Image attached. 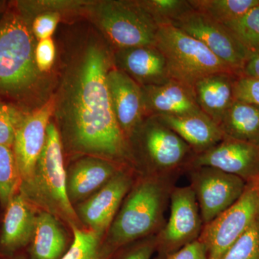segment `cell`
Listing matches in <instances>:
<instances>
[{
  "label": "cell",
  "instance_id": "35",
  "mask_svg": "<svg viewBox=\"0 0 259 259\" xmlns=\"http://www.w3.org/2000/svg\"><path fill=\"white\" fill-rule=\"evenodd\" d=\"M55 57L56 47L53 39L50 37L39 40L35 50V63L39 71H49L54 65Z\"/></svg>",
  "mask_w": 259,
  "mask_h": 259
},
{
  "label": "cell",
  "instance_id": "36",
  "mask_svg": "<svg viewBox=\"0 0 259 259\" xmlns=\"http://www.w3.org/2000/svg\"><path fill=\"white\" fill-rule=\"evenodd\" d=\"M167 259H208L204 245L199 240L186 245Z\"/></svg>",
  "mask_w": 259,
  "mask_h": 259
},
{
  "label": "cell",
  "instance_id": "7",
  "mask_svg": "<svg viewBox=\"0 0 259 259\" xmlns=\"http://www.w3.org/2000/svg\"><path fill=\"white\" fill-rule=\"evenodd\" d=\"M87 10L116 51L156 45L158 26L139 1L92 2Z\"/></svg>",
  "mask_w": 259,
  "mask_h": 259
},
{
  "label": "cell",
  "instance_id": "23",
  "mask_svg": "<svg viewBox=\"0 0 259 259\" xmlns=\"http://www.w3.org/2000/svg\"><path fill=\"white\" fill-rule=\"evenodd\" d=\"M219 126L225 138L259 145V107L235 100Z\"/></svg>",
  "mask_w": 259,
  "mask_h": 259
},
{
  "label": "cell",
  "instance_id": "8",
  "mask_svg": "<svg viewBox=\"0 0 259 259\" xmlns=\"http://www.w3.org/2000/svg\"><path fill=\"white\" fill-rule=\"evenodd\" d=\"M259 216V186L247 183L244 192L231 207L204 225L199 241L208 259H223L228 250Z\"/></svg>",
  "mask_w": 259,
  "mask_h": 259
},
{
  "label": "cell",
  "instance_id": "26",
  "mask_svg": "<svg viewBox=\"0 0 259 259\" xmlns=\"http://www.w3.org/2000/svg\"><path fill=\"white\" fill-rule=\"evenodd\" d=\"M21 176L13 148L0 145V203L6 207L20 192Z\"/></svg>",
  "mask_w": 259,
  "mask_h": 259
},
{
  "label": "cell",
  "instance_id": "17",
  "mask_svg": "<svg viewBox=\"0 0 259 259\" xmlns=\"http://www.w3.org/2000/svg\"><path fill=\"white\" fill-rule=\"evenodd\" d=\"M116 68L131 76L140 86L158 85L170 81L166 59L156 45L115 51Z\"/></svg>",
  "mask_w": 259,
  "mask_h": 259
},
{
  "label": "cell",
  "instance_id": "33",
  "mask_svg": "<svg viewBox=\"0 0 259 259\" xmlns=\"http://www.w3.org/2000/svg\"><path fill=\"white\" fill-rule=\"evenodd\" d=\"M233 94L235 100L259 107V79L239 75L234 81Z\"/></svg>",
  "mask_w": 259,
  "mask_h": 259
},
{
  "label": "cell",
  "instance_id": "16",
  "mask_svg": "<svg viewBox=\"0 0 259 259\" xmlns=\"http://www.w3.org/2000/svg\"><path fill=\"white\" fill-rule=\"evenodd\" d=\"M125 167L127 166L96 156L79 158L66 171V190L70 202L74 206L86 200Z\"/></svg>",
  "mask_w": 259,
  "mask_h": 259
},
{
  "label": "cell",
  "instance_id": "24",
  "mask_svg": "<svg viewBox=\"0 0 259 259\" xmlns=\"http://www.w3.org/2000/svg\"><path fill=\"white\" fill-rule=\"evenodd\" d=\"M194 10L226 25L259 5V0H190Z\"/></svg>",
  "mask_w": 259,
  "mask_h": 259
},
{
  "label": "cell",
  "instance_id": "2",
  "mask_svg": "<svg viewBox=\"0 0 259 259\" xmlns=\"http://www.w3.org/2000/svg\"><path fill=\"white\" fill-rule=\"evenodd\" d=\"M180 177L137 175L103 239L110 256L126 245L159 233L166 224L165 211Z\"/></svg>",
  "mask_w": 259,
  "mask_h": 259
},
{
  "label": "cell",
  "instance_id": "11",
  "mask_svg": "<svg viewBox=\"0 0 259 259\" xmlns=\"http://www.w3.org/2000/svg\"><path fill=\"white\" fill-rule=\"evenodd\" d=\"M173 26L203 44L236 74H243L245 65L254 56L237 40L227 27L198 10L187 12Z\"/></svg>",
  "mask_w": 259,
  "mask_h": 259
},
{
  "label": "cell",
  "instance_id": "28",
  "mask_svg": "<svg viewBox=\"0 0 259 259\" xmlns=\"http://www.w3.org/2000/svg\"><path fill=\"white\" fill-rule=\"evenodd\" d=\"M139 2L158 28L163 25H173L182 15L194 9L190 0H142Z\"/></svg>",
  "mask_w": 259,
  "mask_h": 259
},
{
  "label": "cell",
  "instance_id": "29",
  "mask_svg": "<svg viewBox=\"0 0 259 259\" xmlns=\"http://www.w3.org/2000/svg\"><path fill=\"white\" fill-rule=\"evenodd\" d=\"M223 259H259V216L232 245Z\"/></svg>",
  "mask_w": 259,
  "mask_h": 259
},
{
  "label": "cell",
  "instance_id": "22",
  "mask_svg": "<svg viewBox=\"0 0 259 259\" xmlns=\"http://www.w3.org/2000/svg\"><path fill=\"white\" fill-rule=\"evenodd\" d=\"M30 244V259H61L69 248L67 233L59 218L46 211L37 214Z\"/></svg>",
  "mask_w": 259,
  "mask_h": 259
},
{
  "label": "cell",
  "instance_id": "25",
  "mask_svg": "<svg viewBox=\"0 0 259 259\" xmlns=\"http://www.w3.org/2000/svg\"><path fill=\"white\" fill-rule=\"evenodd\" d=\"M74 234L69 249L61 259H110L103 247V238L95 232L71 226Z\"/></svg>",
  "mask_w": 259,
  "mask_h": 259
},
{
  "label": "cell",
  "instance_id": "14",
  "mask_svg": "<svg viewBox=\"0 0 259 259\" xmlns=\"http://www.w3.org/2000/svg\"><path fill=\"white\" fill-rule=\"evenodd\" d=\"M55 109V101L49 100L40 108L24 115L15 134L13 150L22 182L31 177L47 139V128Z\"/></svg>",
  "mask_w": 259,
  "mask_h": 259
},
{
  "label": "cell",
  "instance_id": "27",
  "mask_svg": "<svg viewBox=\"0 0 259 259\" xmlns=\"http://www.w3.org/2000/svg\"><path fill=\"white\" fill-rule=\"evenodd\" d=\"M225 26L250 54L259 55V5Z\"/></svg>",
  "mask_w": 259,
  "mask_h": 259
},
{
  "label": "cell",
  "instance_id": "4",
  "mask_svg": "<svg viewBox=\"0 0 259 259\" xmlns=\"http://www.w3.org/2000/svg\"><path fill=\"white\" fill-rule=\"evenodd\" d=\"M140 176H171L187 171L195 153L155 116L146 117L128 140Z\"/></svg>",
  "mask_w": 259,
  "mask_h": 259
},
{
  "label": "cell",
  "instance_id": "12",
  "mask_svg": "<svg viewBox=\"0 0 259 259\" xmlns=\"http://www.w3.org/2000/svg\"><path fill=\"white\" fill-rule=\"evenodd\" d=\"M137 175L132 168L125 167L91 197L78 204L75 211L81 225L105 238Z\"/></svg>",
  "mask_w": 259,
  "mask_h": 259
},
{
  "label": "cell",
  "instance_id": "20",
  "mask_svg": "<svg viewBox=\"0 0 259 259\" xmlns=\"http://www.w3.org/2000/svg\"><path fill=\"white\" fill-rule=\"evenodd\" d=\"M176 133L195 154L208 151L225 139L222 130L204 112L183 116H155Z\"/></svg>",
  "mask_w": 259,
  "mask_h": 259
},
{
  "label": "cell",
  "instance_id": "30",
  "mask_svg": "<svg viewBox=\"0 0 259 259\" xmlns=\"http://www.w3.org/2000/svg\"><path fill=\"white\" fill-rule=\"evenodd\" d=\"M88 1H23L18 3L20 15H36L44 13H59L70 10L87 9Z\"/></svg>",
  "mask_w": 259,
  "mask_h": 259
},
{
  "label": "cell",
  "instance_id": "34",
  "mask_svg": "<svg viewBox=\"0 0 259 259\" xmlns=\"http://www.w3.org/2000/svg\"><path fill=\"white\" fill-rule=\"evenodd\" d=\"M61 13H44L35 16L31 30L37 40L50 38L60 21Z\"/></svg>",
  "mask_w": 259,
  "mask_h": 259
},
{
  "label": "cell",
  "instance_id": "19",
  "mask_svg": "<svg viewBox=\"0 0 259 259\" xmlns=\"http://www.w3.org/2000/svg\"><path fill=\"white\" fill-rule=\"evenodd\" d=\"M0 236V248L12 254L31 241L37 214L34 206L19 192L5 207Z\"/></svg>",
  "mask_w": 259,
  "mask_h": 259
},
{
  "label": "cell",
  "instance_id": "18",
  "mask_svg": "<svg viewBox=\"0 0 259 259\" xmlns=\"http://www.w3.org/2000/svg\"><path fill=\"white\" fill-rule=\"evenodd\" d=\"M146 113L149 116H183L202 112L193 89L170 80L158 85L141 87Z\"/></svg>",
  "mask_w": 259,
  "mask_h": 259
},
{
  "label": "cell",
  "instance_id": "37",
  "mask_svg": "<svg viewBox=\"0 0 259 259\" xmlns=\"http://www.w3.org/2000/svg\"><path fill=\"white\" fill-rule=\"evenodd\" d=\"M242 74L259 79V55L254 56L250 59L245 65Z\"/></svg>",
  "mask_w": 259,
  "mask_h": 259
},
{
  "label": "cell",
  "instance_id": "3",
  "mask_svg": "<svg viewBox=\"0 0 259 259\" xmlns=\"http://www.w3.org/2000/svg\"><path fill=\"white\" fill-rule=\"evenodd\" d=\"M19 192L32 205L54 214L70 227L82 226L68 197L62 140L53 122L48 126L47 143L33 174L22 182Z\"/></svg>",
  "mask_w": 259,
  "mask_h": 259
},
{
  "label": "cell",
  "instance_id": "5",
  "mask_svg": "<svg viewBox=\"0 0 259 259\" xmlns=\"http://www.w3.org/2000/svg\"><path fill=\"white\" fill-rule=\"evenodd\" d=\"M35 44L28 20L10 13L0 21V92L25 93L39 76Z\"/></svg>",
  "mask_w": 259,
  "mask_h": 259
},
{
  "label": "cell",
  "instance_id": "31",
  "mask_svg": "<svg viewBox=\"0 0 259 259\" xmlns=\"http://www.w3.org/2000/svg\"><path fill=\"white\" fill-rule=\"evenodd\" d=\"M25 114L9 104L0 102V145L13 148L15 134Z\"/></svg>",
  "mask_w": 259,
  "mask_h": 259
},
{
  "label": "cell",
  "instance_id": "6",
  "mask_svg": "<svg viewBox=\"0 0 259 259\" xmlns=\"http://www.w3.org/2000/svg\"><path fill=\"white\" fill-rule=\"evenodd\" d=\"M156 46L166 59L171 79L190 88L209 75L223 72L239 75L203 44L173 25L158 28Z\"/></svg>",
  "mask_w": 259,
  "mask_h": 259
},
{
  "label": "cell",
  "instance_id": "13",
  "mask_svg": "<svg viewBox=\"0 0 259 259\" xmlns=\"http://www.w3.org/2000/svg\"><path fill=\"white\" fill-rule=\"evenodd\" d=\"M199 166L217 168L248 183L259 177V145L225 138L208 151L195 154L188 169Z\"/></svg>",
  "mask_w": 259,
  "mask_h": 259
},
{
  "label": "cell",
  "instance_id": "38",
  "mask_svg": "<svg viewBox=\"0 0 259 259\" xmlns=\"http://www.w3.org/2000/svg\"><path fill=\"white\" fill-rule=\"evenodd\" d=\"M255 180L257 181V183H258V185L259 186V177H258V178H257L256 180Z\"/></svg>",
  "mask_w": 259,
  "mask_h": 259
},
{
  "label": "cell",
  "instance_id": "10",
  "mask_svg": "<svg viewBox=\"0 0 259 259\" xmlns=\"http://www.w3.org/2000/svg\"><path fill=\"white\" fill-rule=\"evenodd\" d=\"M186 172L204 226L236 203L247 185L240 177L212 167H192Z\"/></svg>",
  "mask_w": 259,
  "mask_h": 259
},
{
  "label": "cell",
  "instance_id": "15",
  "mask_svg": "<svg viewBox=\"0 0 259 259\" xmlns=\"http://www.w3.org/2000/svg\"><path fill=\"white\" fill-rule=\"evenodd\" d=\"M107 82L116 119L129 140L147 117L142 89L131 76L116 67L109 70Z\"/></svg>",
  "mask_w": 259,
  "mask_h": 259
},
{
  "label": "cell",
  "instance_id": "1",
  "mask_svg": "<svg viewBox=\"0 0 259 259\" xmlns=\"http://www.w3.org/2000/svg\"><path fill=\"white\" fill-rule=\"evenodd\" d=\"M112 66L102 46H89L70 80L61 106V127L73 152L134 168L128 140L116 119L107 87Z\"/></svg>",
  "mask_w": 259,
  "mask_h": 259
},
{
  "label": "cell",
  "instance_id": "9",
  "mask_svg": "<svg viewBox=\"0 0 259 259\" xmlns=\"http://www.w3.org/2000/svg\"><path fill=\"white\" fill-rule=\"evenodd\" d=\"M169 205L168 221L156 235V259H167L198 240L204 226L197 199L190 186L175 187Z\"/></svg>",
  "mask_w": 259,
  "mask_h": 259
},
{
  "label": "cell",
  "instance_id": "21",
  "mask_svg": "<svg viewBox=\"0 0 259 259\" xmlns=\"http://www.w3.org/2000/svg\"><path fill=\"white\" fill-rule=\"evenodd\" d=\"M238 76L226 72L209 75L192 88L200 110L218 125L235 101L233 86Z\"/></svg>",
  "mask_w": 259,
  "mask_h": 259
},
{
  "label": "cell",
  "instance_id": "32",
  "mask_svg": "<svg viewBox=\"0 0 259 259\" xmlns=\"http://www.w3.org/2000/svg\"><path fill=\"white\" fill-rule=\"evenodd\" d=\"M156 236L147 237L126 245L110 259H151L156 253Z\"/></svg>",
  "mask_w": 259,
  "mask_h": 259
}]
</instances>
